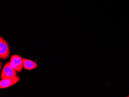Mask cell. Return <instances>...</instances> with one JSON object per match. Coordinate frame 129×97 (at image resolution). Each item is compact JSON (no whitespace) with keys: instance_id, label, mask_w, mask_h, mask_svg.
Returning a JSON list of instances; mask_svg holds the SVG:
<instances>
[{"instance_id":"1","label":"cell","mask_w":129,"mask_h":97,"mask_svg":"<svg viewBox=\"0 0 129 97\" xmlns=\"http://www.w3.org/2000/svg\"><path fill=\"white\" fill-rule=\"evenodd\" d=\"M10 48L9 45L6 40L3 37H0V58L6 60L9 57Z\"/></svg>"},{"instance_id":"2","label":"cell","mask_w":129,"mask_h":97,"mask_svg":"<svg viewBox=\"0 0 129 97\" xmlns=\"http://www.w3.org/2000/svg\"><path fill=\"white\" fill-rule=\"evenodd\" d=\"M23 59L22 57L19 55L12 56L10 59L12 67L17 72H21L23 68Z\"/></svg>"},{"instance_id":"3","label":"cell","mask_w":129,"mask_h":97,"mask_svg":"<svg viewBox=\"0 0 129 97\" xmlns=\"http://www.w3.org/2000/svg\"><path fill=\"white\" fill-rule=\"evenodd\" d=\"M20 80L21 78L18 76L2 79L0 81V88L3 89L8 88L18 82Z\"/></svg>"},{"instance_id":"4","label":"cell","mask_w":129,"mask_h":97,"mask_svg":"<svg viewBox=\"0 0 129 97\" xmlns=\"http://www.w3.org/2000/svg\"><path fill=\"white\" fill-rule=\"evenodd\" d=\"M17 72L12 67L10 62H8L3 68L1 75V79H2L7 77L16 76H17Z\"/></svg>"},{"instance_id":"5","label":"cell","mask_w":129,"mask_h":97,"mask_svg":"<svg viewBox=\"0 0 129 97\" xmlns=\"http://www.w3.org/2000/svg\"><path fill=\"white\" fill-rule=\"evenodd\" d=\"M23 68L28 71L35 69L38 67V64L36 62L26 58H23Z\"/></svg>"},{"instance_id":"6","label":"cell","mask_w":129,"mask_h":97,"mask_svg":"<svg viewBox=\"0 0 129 97\" xmlns=\"http://www.w3.org/2000/svg\"><path fill=\"white\" fill-rule=\"evenodd\" d=\"M1 67H2V63L1 62Z\"/></svg>"},{"instance_id":"7","label":"cell","mask_w":129,"mask_h":97,"mask_svg":"<svg viewBox=\"0 0 129 97\" xmlns=\"http://www.w3.org/2000/svg\"><path fill=\"white\" fill-rule=\"evenodd\" d=\"M126 97H129V95H127V96H126Z\"/></svg>"}]
</instances>
